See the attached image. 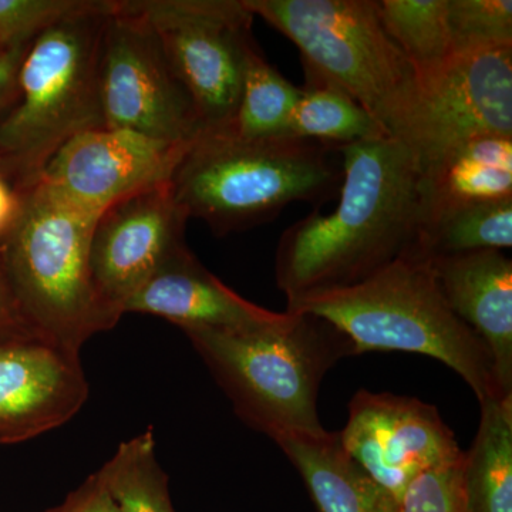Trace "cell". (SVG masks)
<instances>
[{
  "instance_id": "obj_1",
  "label": "cell",
  "mask_w": 512,
  "mask_h": 512,
  "mask_svg": "<svg viewBox=\"0 0 512 512\" xmlns=\"http://www.w3.org/2000/svg\"><path fill=\"white\" fill-rule=\"evenodd\" d=\"M339 151L335 210L315 208L279 239L275 278L286 302L360 284L419 247L421 174L409 151L389 136Z\"/></svg>"
},
{
  "instance_id": "obj_2",
  "label": "cell",
  "mask_w": 512,
  "mask_h": 512,
  "mask_svg": "<svg viewBox=\"0 0 512 512\" xmlns=\"http://www.w3.org/2000/svg\"><path fill=\"white\" fill-rule=\"evenodd\" d=\"M342 178L338 148L289 136L248 140L227 128L190 141L170 185L188 220L227 235L274 220L292 202L319 210Z\"/></svg>"
},
{
  "instance_id": "obj_3",
  "label": "cell",
  "mask_w": 512,
  "mask_h": 512,
  "mask_svg": "<svg viewBox=\"0 0 512 512\" xmlns=\"http://www.w3.org/2000/svg\"><path fill=\"white\" fill-rule=\"evenodd\" d=\"M183 332L227 394L239 419L272 440L320 434V384L340 360L356 356L345 333L309 313L285 312L274 325Z\"/></svg>"
},
{
  "instance_id": "obj_4",
  "label": "cell",
  "mask_w": 512,
  "mask_h": 512,
  "mask_svg": "<svg viewBox=\"0 0 512 512\" xmlns=\"http://www.w3.org/2000/svg\"><path fill=\"white\" fill-rule=\"evenodd\" d=\"M286 312L309 313L345 333L357 355L409 352L434 357L470 386L478 403L504 394L483 339L450 306L430 259L409 254L348 288L286 302Z\"/></svg>"
},
{
  "instance_id": "obj_5",
  "label": "cell",
  "mask_w": 512,
  "mask_h": 512,
  "mask_svg": "<svg viewBox=\"0 0 512 512\" xmlns=\"http://www.w3.org/2000/svg\"><path fill=\"white\" fill-rule=\"evenodd\" d=\"M111 0L82 5L30 40L15 93L0 116V167L35 183L70 138L104 127L97 84L101 33Z\"/></svg>"
},
{
  "instance_id": "obj_6",
  "label": "cell",
  "mask_w": 512,
  "mask_h": 512,
  "mask_svg": "<svg viewBox=\"0 0 512 512\" xmlns=\"http://www.w3.org/2000/svg\"><path fill=\"white\" fill-rule=\"evenodd\" d=\"M22 211L0 242V262L30 328L79 352L96 333L114 328L90 275V239L97 218L74 210L33 183Z\"/></svg>"
},
{
  "instance_id": "obj_7",
  "label": "cell",
  "mask_w": 512,
  "mask_h": 512,
  "mask_svg": "<svg viewBox=\"0 0 512 512\" xmlns=\"http://www.w3.org/2000/svg\"><path fill=\"white\" fill-rule=\"evenodd\" d=\"M292 40L302 66L338 84L386 136L416 92L417 74L380 19L377 0H244Z\"/></svg>"
},
{
  "instance_id": "obj_8",
  "label": "cell",
  "mask_w": 512,
  "mask_h": 512,
  "mask_svg": "<svg viewBox=\"0 0 512 512\" xmlns=\"http://www.w3.org/2000/svg\"><path fill=\"white\" fill-rule=\"evenodd\" d=\"M160 40L188 93L201 131L231 127L237 114L254 15L244 0H131Z\"/></svg>"
},
{
  "instance_id": "obj_9",
  "label": "cell",
  "mask_w": 512,
  "mask_h": 512,
  "mask_svg": "<svg viewBox=\"0 0 512 512\" xmlns=\"http://www.w3.org/2000/svg\"><path fill=\"white\" fill-rule=\"evenodd\" d=\"M485 136L512 137V47L457 53L417 76L412 103L390 137L423 174Z\"/></svg>"
},
{
  "instance_id": "obj_10",
  "label": "cell",
  "mask_w": 512,
  "mask_h": 512,
  "mask_svg": "<svg viewBox=\"0 0 512 512\" xmlns=\"http://www.w3.org/2000/svg\"><path fill=\"white\" fill-rule=\"evenodd\" d=\"M97 84L104 127L174 146L188 144L201 133L190 96L131 0L111 2L101 33Z\"/></svg>"
},
{
  "instance_id": "obj_11",
  "label": "cell",
  "mask_w": 512,
  "mask_h": 512,
  "mask_svg": "<svg viewBox=\"0 0 512 512\" xmlns=\"http://www.w3.org/2000/svg\"><path fill=\"white\" fill-rule=\"evenodd\" d=\"M339 439L397 504L421 474L464 456L433 404L392 393L359 390L350 400Z\"/></svg>"
},
{
  "instance_id": "obj_12",
  "label": "cell",
  "mask_w": 512,
  "mask_h": 512,
  "mask_svg": "<svg viewBox=\"0 0 512 512\" xmlns=\"http://www.w3.org/2000/svg\"><path fill=\"white\" fill-rule=\"evenodd\" d=\"M187 221L170 181L116 202L97 218L90 239V275L114 325L126 303L184 247Z\"/></svg>"
},
{
  "instance_id": "obj_13",
  "label": "cell",
  "mask_w": 512,
  "mask_h": 512,
  "mask_svg": "<svg viewBox=\"0 0 512 512\" xmlns=\"http://www.w3.org/2000/svg\"><path fill=\"white\" fill-rule=\"evenodd\" d=\"M187 146L93 128L64 143L36 181L74 210L99 218L116 202L170 181Z\"/></svg>"
},
{
  "instance_id": "obj_14",
  "label": "cell",
  "mask_w": 512,
  "mask_h": 512,
  "mask_svg": "<svg viewBox=\"0 0 512 512\" xmlns=\"http://www.w3.org/2000/svg\"><path fill=\"white\" fill-rule=\"evenodd\" d=\"M87 397L79 352L39 335L0 339V444L22 443L63 426Z\"/></svg>"
},
{
  "instance_id": "obj_15",
  "label": "cell",
  "mask_w": 512,
  "mask_h": 512,
  "mask_svg": "<svg viewBox=\"0 0 512 512\" xmlns=\"http://www.w3.org/2000/svg\"><path fill=\"white\" fill-rule=\"evenodd\" d=\"M126 313H144L170 320L181 329H251L285 318L261 308L228 288L192 254L187 245L126 303Z\"/></svg>"
},
{
  "instance_id": "obj_16",
  "label": "cell",
  "mask_w": 512,
  "mask_h": 512,
  "mask_svg": "<svg viewBox=\"0 0 512 512\" xmlns=\"http://www.w3.org/2000/svg\"><path fill=\"white\" fill-rule=\"evenodd\" d=\"M451 311L483 339L501 390L512 396V261L503 251L431 256Z\"/></svg>"
},
{
  "instance_id": "obj_17",
  "label": "cell",
  "mask_w": 512,
  "mask_h": 512,
  "mask_svg": "<svg viewBox=\"0 0 512 512\" xmlns=\"http://www.w3.org/2000/svg\"><path fill=\"white\" fill-rule=\"evenodd\" d=\"M420 191L419 245L451 212L512 198V137L485 136L456 148L421 174Z\"/></svg>"
},
{
  "instance_id": "obj_18",
  "label": "cell",
  "mask_w": 512,
  "mask_h": 512,
  "mask_svg": "<svg viewBox=\"0 0 512 512\" xmlns=\"http://www.w3.org/2000/svg\"><path fill=\"white\" fill-rule=\"evenodd\" d=\"M274 441L319 512H396L397 501L346 453L339 433H286Z\"/></svg>"
},
{
  "instance_id": "obj_19",
  "label": "cell",
  "mask_w": 512,
  "mask_h": 512,
  "mask_svg": "<svg viewBox=\"0 0 512 512\" xmlns=\"http://www.w3.org/2000/svg\"><path fill=\"white\" fill-rule=\"evenodd\" d=\"M477 436L464 453L468 512H512V397L480 403Z\"/></svg>"
},
{
  "instance_id": "obj_20",
  "label": "cell",
  "mask_w": 512,
  "mask_h": 512,
  "mask_svg": "<svg viewBox=\"0 0 512 512\" xmlns=\"http://www.w3.org/2000/svg\"><path fill=\"white\" fill-rule=\"evenodd\" d=\"M305 84L293 110L286 136L345 147L367 138L386 136L379 124L338 84L303 67Z\"/></svg>"
},
{
  "instance_id": "obj_21",
  "label": "cell",
  "mask_w": 512,
  "mask_h": 512,
  "mask_svg": "<svg viewBox=\"0 0 512 512\" xmlns=\"http://www.w3.org/2000/svg\"><path fill=\"white\" fill-rule=\"evenodd\" d=\"M99 471L117 512H175L153 427L123 441Z\"/></svg>"
},
{
  "instance_id": "obj_22",
  "label": "cell",
  "mask_w": 512,
  "mask_h": 512,
  "mask_svg": "<svg viewBox=\"0 0 512 512\" xmlns=\"http://www.w3.org/2000/svg\"><path fill=\"white\" fill-rule=\"evenodd\" d=\"M298 99L299 87L255 47L248 56L237 114L229 130L248 140L285 137Z\"/></svg>"
},
{
  "instance_id": "obj_23",
  "label": "cell",
  "mask_w": 512,
  "mask_h": 512,
  "mask_svg": "<svg viewBox=\"0 0 512 512\" xmlns=\"http://www.w3.org/2000/svg\"><path fill=\"white\" fill-rule=\"evenodd\" d=\"M384 29L417 76L433 72L453 56L448 0H377Z\"/></svg>"
},
{
  "instance_id": "obj_24",
  "label": "cell",
  "mask_w": 512,
  "mask_h": 512,
  "mask_svg": "<svg viewBox=\"0 0 512 512\" xmlns=\"http://www.w3.org/2000/svg\"><path fill=\"white\" fill-rule=\"evenodd\" d=\"M511 247L512 198H505L451 212L424 235L417 255L431 258Z\"/></svg>"
},
{
  "instance_id": "obj_25",
  "label": "cell",
  "mask_w": 512,
  "mask_h": 512,
  "mask_svg": "<svg viewBox=\"0 0 512 512\" xmlns=\"http://www.w3.org/2000/svg\"><path fill=\"white\" fill-rule=\"evenodd\" d=\"M453 55L512 47L511 0H448Z\"/></svg>"
},
{
  "instance_id": "obj_26",
  "label": "cell",
  "mask_w": 512,
  "mask_h": 512,
  "mask_svg": "<svg viewBox=\"0 0 512 512\" xmlns=\"http://www.w3.org/2000/svg\"><path fill=\"white\" fill-rule=\"evenodd\" d=\"M463 468L464 456L421 474L407 488L396 512H468Z\"/></svg>"
},
{
  "instance_id": "obj_27",
  "label": "cell",
  "mask_w": 512,
  "mask_h": 512,
  "mask_svg": "<svg viewBox=\"0 0 512 512\" xmlns=\"http://www.w3.org/2000/svg\"><path fill=\"white\" fill-rule=\"evenodd\" d=\"M83 0H0V50L28 43Z\"/></svg>"
},
{
  "instance_id": "obj_28",
  "label": "cell",
  "mask_w": 512,
  "mask_h": 512,
  "mask_svg": "<svg viewBox=\"0 0 512 512\" xmlns=\"http://www.w3.org/2000/svg\"><path fill=\"white\" fill-rule=\"evenodd\" d=\"M43 512H117V508L103 476L97 471L67 495L62 504Z\"/></svg>"
},
{
  "instance_id": "obj_29",
  "label": "cell",
  "mask_w": 512,
  "mask_h": 512,
  "mask_svg": "<svg viewBox=\"0 0 512 512\" xmlns=\"http://www.w3.org/2000/svg\"><path fill=\"white\" fill-rule=\"evenodd\" d=\"M23 335H37V333L30 328L28 320L20 311L0 262V339Z\"/></svg>"
},
{
  "instance_id": "obj_30",
  "label": "cell",
  "mask_w": 512,
  "mask_h": 512,
  "mask_svg": "<svg viewBox=\"0 0 512 512\" xmlns=\"http://www.w3.org/2000/svg\"><path fill=\"white\" fill-rule=\"evenodd\" d=\"M28 43L0 50V116L8 109L13 93H15L16 76Z\"/></svg>"
},
{
  "instance_id": "obj_31",
  "label": "cell",
  "mask_w": 512,
  "mask_h": 512,
  "mask_svg": "<svg viewBox=\"0 0 512 512\" xmlns=\"http://www.w3.org/2000/svg\"><path fill=\"white\" fill-rule=\"evenodd\" d=\"M23 191L16 190L0 171V242L9 234L22 211Z\"/></svg>"
}]
</instances>
